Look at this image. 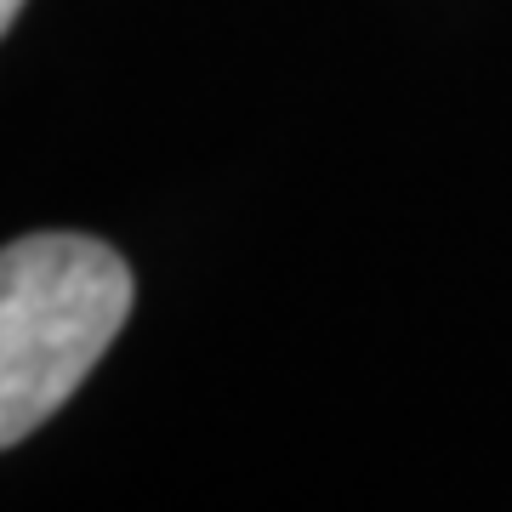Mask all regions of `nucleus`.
Here are the masks:
<instances>
[{"label": "nucleus", "mask_w": 512, "mask_h": 512, "mask_svg": "<svg viewBox=\"0 0 512 512\" xmlns=\"http://www.w3.org/2000/svg\"><path fill=\"white\" fill-rule=\"evenodd\" d=\"M18 12H23V0H0V35L12 29V18H18Z\"/></svg>", "instance_id": "nucleus-2"}, {"label": "nucleus", "mask_w": 512, "mask_h": 512, "mask_svg": "<svg viewBox=\"0 0 512 512\" xmlns=\"http://www.w3.org/2000/svg\"><path fill=\"white\" fill-rule=\"evenodd\" d=\"M126 256L86 234L0 245V450L74 399L131 313Z\"/></svg>", "instance_id": "nucleus-1"}]
</instances>
